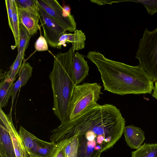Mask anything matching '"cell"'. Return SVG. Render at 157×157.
Instances as JSON below:
<instances>
[{"instance_id":"cell-35","label":"cell","mask_w":157,"mask_h":157,"mask_svg":"<svg viewBox=\"0 0 157 157\" xmlns=\"http://www.w3.org/2000/svg\"><path fill=\"white\" fill-rule=\"evenodd\" d=\"M0 157H5V156L2 154L0 153Z\"/></svg>"},{"instance_id":"cell-11","label":"cell","mask_w":157,"mask_h":157,"mask_svg":"<svg viewBox=\"0 0 157 157\" xmlns=\"http://www.w3.org/2000/svg\"><path fill=\"white\" fill-rule=\"evenodd\" d=\"M124 133L127 144L132 149L139 148L145 139L144 132L133 125L125 127Z\"/></svg>"},{"instance_id":"cell-2","label":"cell","mask_w":157,"mask_h":157,"mask_svg":"<svg viewBox=\"0 0 157 157\" xmlns=\"http://www.w3.org/2000/svg\"><path fill=\"white\" fill-rule=\"evenodd\" d=\"M74 53L71 47L66 52L54 56L53 69L49 75L53 94L52 110L61 123L69 120V103L77 85L73 69Z\"/></svg>"},{"instance_id":"cell-33","label":"cell","mask_w":157,"mask_h":157,"mask_svg":"<svg viewBox=\"0 0 157 157\" xmlns=\"http://www.w3.org/2000/svg\"><path fill=\"white\" fill-rule=\"evenodd\" d=\"M101 152V150L97 151L96 152L93 157H100Z\"/></svg>"},{"instance_id":"cell-24","label":"cell","mask_w":157,"mask_h":157,"mask_svg":"<svg viewBox=\"0 0 157 157\" xmlns=\"http://www.w3.org/2000/svg\"><path fill=\"white\" fill-rule=\"evenodd\" d=\"M56 143L44 141L38 150L36 157H51L52 150Z\"/></svg>"},{"instance_id":"cell-14","label":"cell","mask_w":157,"mask_h":157,"mask_svg":"<svg viewBox=\"0 0 157 157\" xmlns=\"http://www.w3.org/2000/svg\"><path fill=\"white\" fill-rule=\"evenodd\" d=\"M6 73L0 74V79H2L0 83L1 108L5 107L7 105L9 99L12 96L14 84L13 81L6 77Z\"/></svg>"},{"instance_id":"cell-8","label":"cell","mask_w":157,"mask_h":157,"mask_svg":"<svg viewBox=\"0 0 157 157\" xmlns=\"http://www.w3.org/2000/svg\"><path fill=\"white\" fill-rule=\"evenodd\" d=\"M85 57V56L77 52L73 53V69L77 85L82 82L88 75L89 67Z\"/></svg>"},{"instance_id":"cell-23","label":"cell","mask_w":157,"mask_h":157,"mask_svg":"<svg viewBox=\"0 0 157 157\" xmlns=\"http://www.w3.org/2000/svg\"><path fill=\"white\" fill-rule=\"evenodd\" d=\"M143 4L146 8L147 13L152 15L157 12V0H127Z\"/></svg>"},{"instance_id":"cell-22","label":"cell","mask_w":157,"mask_h":157,"mask_svg":"<svg viewBox=\"0 0 157 157\" xmlns=\"http://www.w3.org/2000/svg\"><path fill=\"white\" fill-rule=\"evenodd\" d=\"M78 146V137L75 136L64 148L66 157H77Z\"/></svg>"},{"instance_id":"cell-34","label":"cell","mask_w":157,"mask_h":157,"mask_svg":"<svg viewBox=\"0 0 157 157\" xmlns=\"http://www.w3.org/2000/svg\"><path fill=\"white\" fill-rule=\"evenodd\" d=\"M101 147L100 145H97L96 146L94 147V150L95 151H98L100 150H101Z\"/></svg>"},{"instance_id":"cell-28","label":"cell","mask_w":157,"mask_h":157,"mask_svg":"<svg viewBox=\"0 0 157 157\" xmlns=\"http://www.w3.org/2000/svg\"><path fill=\"white\" fill-rule=\"evenodd\" d=\"M86 140L89 141H92L95 140L97 136L92 130H89L85 134Z\"/></svg>"},{"instance_id":"cell-1","label":"cell","mask_w":157,"mask_h":157,"mask_svg":"<svg viewBox=\"0 0 157 157\" xmlns=\"http://www.w3.org/2000/svg\"><path fill=\"white\" fill-rule=\"evenodd\" d=\"M86 57L97 66L104 90L122 95L152 92L154 82L139 65L113 60L96 51L89 52Z\"/></svg>"},{"instance_id":"cell-10","label":"cell","mask_w":157,"mask_h":157,"mask_svg":"<svg viewBox=\"0 0 157 157\" xmlns=\"http://www.w3.org/2000/svg\"><path fill=\"white\" fill-rule=\"evenodd\" d=\"M18 12L20 21L31 36L36 33L38 30H41V25L39 24V17L18 7Z\"/></svg>"},{"instance_id":"cell-12","label":"cell","mask_w":157,"mask_h":157,"mask_svg":"<svg viewBox=\"0 0 157 157\" xmlns=\"http://www.w3.org/2000/svg\"><path fill=\"white\" fill-rule=\"evenodd\" d=\"M5 157H16L12 141L6 128L0 124V153Z\"/></svg>"},{"instance_id":"cell-17","label":"cell","mask_w":157,"mask_h":157,"mask_svg":"<svg viewBox=\"0 0 157 157\" xmlns=\"http://www.w3.org/2000/svg\"><path fill=\"white\" fill-rule=\"evenodd\" d=\"M20 25L19 43L17 48L18 54L25 53L32 36L25 26L20 22Z\"/></svg>"},{"instance_id":"cell-6","label":"cell","mask_w":157,"mask_h":157,"mask_svg":"<svg viewBox=\"0 0 157 157\" xmlns=\"http://www.w3.org/2000/svg\"><path fill=\"white\" fill-rule=\"evenodd\" d=\"M37 4L44 36L51 47L58 48L59 40L66 31L37 3Z\"/></svg>"},{"instance_id":"cell-4","label":"cell","mask_w":157,"mask_h":157,"mask_svg":"<svg viewBox=\"0 0 157 157\" xmlns=\"http://www.w3.org/2000/svg\"><path fill=\"white\" fill-rule=\"evenodd\" d=\"M136 53L139 65L155 82L157 80V28L152 31L146 28Z\"/></svg>"},{"instance_id":"cell-5","label":"cell","mask_w":157,"mask_h":157,"mask_svg":"<svg viewBox=\"0 0 157 157\" xmlns=\"http://www.w3.org/2000/svg\"><path fill=\"white\" fill-rule=\"evenodd\" d=\"M37 3L66 31L74 32L76 25L73 16L66 13L56 0H36Z\"/></svg>"},{"instance_id":"cell-15","label":"cell","mask_w":157,"mask_h":157,"mask_svg":"<svg viewBox=\"0 0 157 157\" xmlns=\"http://www.w3.org/2000/svg\"><path fill=\"white\" fill-rule=\"evenodd\" d=\"M131 157H157V143L144 144L132 152Z\"/></svg>"},{"instance_id":"cell-20","label":"cell","mask_w":157,"mask_h":157,"mask_svg":"<svg viewBox=\"0 0 157 157\" xmlns=\"http://www.w3.org/2000/svg\"><path fill=\"white\" fill-rule=\"evenodd\" d=\"M24 54L17 53L15 61L10 67L9 70L6 75V77L12 81L14 82L16 76L21 70Z\"/></svg>"},{"instance_id":"cell-19","label":"cell","mask_w":157,"mask_h":157,"mask_svg":"<svg viewBox=\"0 0 157 157\" xmlns=\"http://www.w3.org/2000/svg\"><path fill=\"white\" fill-rule=\"evenodd\" d=\"M12 2L13 22L14 31L13 36L15 41V46L17 48L19 43L20 21L18 14V6L16 0H12Z\"/></svg>"},{"instance_id":"cell-16","label":"cell","mask_w":157,"mask_h":157,"mask_svg":"<svg viewBox=\"0 0 157 157\" xmlns=\"http://www.w3.org/2000/svg\"><path fill=\"white\" fill-rule=\"evenodd\" d=\"M79 146L77 157H93L97 151L87 145L85 135L78 136Z\"/></svg>"},{"instance_id":"cell-18","label":"cell","mask_w":157,"mask_h":157,"mask_svg":"<svg viewBox=\"0 0 157 157\" xmlns=\"http://www.w3.org/2000/svg\"><path fill=\"white\" fill-rule=\"evenodd\" d=\"M18 133L23 144L29 155L33 146V141L36 137L27 131L21 126H20Z\"/></svg>"},{"instance_id":"cell-3","label":"cell","mask_w":157,"mask_h":157,"mask_svg":"<svg viewBox=\"0 0 157 157\" xmlns=\"http://www.w3.org/2000/svg\"><path fill=\"white\" fill-rule=\"evenodd\" d=\"M101 86L97 82L83 83L76 85L74 89L68 109L69 119L79 116L97 104L103 94Z\"/></svg>"},{"instance_id":"cell-7","label":"cell","mask_w":157,"mask_h":157,"mask_svg":"<svg viewBox=\"0 0 157 157\" xmlns=\"http://www.w3.org/2000/svg\"><path fill=\"white\" fill-rule=\"evenodd\" d=\"M10 113L6 114L0 108V123L6 128L11 137L16 157H22L23 145L18 132L15 129L12 117V109Z\"/></svg>"},{"instance_id":"cell-27","label":"cell","mask_w":157,"mask_h":157,"mask_svg":"<svg viewBox=\"0 0 157 157\" xmlns=\"http://www.w3.org/2000/svg\"><path fill=\"white\" fill-rule=\"evenodd\" d=\"M44 141L36 137L33 141V146L31 150L29 157H36V154L43 144Z\"/></svg>"},{"instance_id":"cell-25","label":"cell","mask_w":157,"mask_h":157,"mask_svg":"<svg viewBox=\"0 0 157 157\" xmlns=\"http://www.w3.org/2000/svg\"><path fill=\"white\" fill-rule=\"evenodd\" d=\"M40 31V36L36 40L34 44L36 50L38 51L48 50L47 42L44 36H43L42 35L41 30Z\"/></svg>"},{"instance_id":"cell-30","label":"cell","mask_w":157,"mask_h":157,"mask_svg":"<svg viewBox=\"0 0 157 157\" xmlns=\"http://www.w3.org/2000/svg\"><path fill=\"white\" fill-rule=\"evenodd\" d=\"M155 85L153 89V92L152 94V97L157 100V80L155 82Z\"/></svg>"},{"instance_id":"cell-31","label":"cell","mask_w":157,"mask_h":157,"mask_svg":"<svg viewBox=\"0 0 157 157\" xmlns=\"http://www.w3.org/2000/svg\"><path fill=\"white\" fill-rule=\"evenodd\" d=\"M56 157H66L64 148L60 151Z\"/></svg>"},{"instance_id":"cell-13","label":"cell","mask_w":157,"mask_h":157,"mask_svg":"<svg viewBox=\"0 0 157 157\" xmlns=\"http://www.w3.org/2000/svg\"><path fill=\"white\" fill-rule=\"evenodd\" d=\"M33 68L29 62H25L23 64L19 78L14 84L11 96L12 105L18 90L21 87L26 85L32 76Z\"/></svg>"},{"instance_id":"cell-29","label":"cell","mask_w":157,"mask_h":157,"mask_svg":"<svg viewBox=\"0 0 157 157\" xmlns=\"http://www.w3.org/2000/svg\"><path fill=\"white\" fill-rule=\"evenodd\" d=\"M97 142L99 144L102 145L104 141L105 138L103 136L100 135L97 136Z\"/></svg>"},{"instance_id":"cell-26","label":"cell","mask_w":157,"mask_h":157,"mask_svg":"<svg viewBox=\"0 0 157 157\" xmlns=\"http://www.w3.org/2000/svg\"><path fill=\"white\" fill-rule=\"evenodd\" d=\"M12 1V0H6L5 2L8 15L9 25L13 35L14 34V31L13 22Z\"/></svg>"},{"instance_id":"cell-21","label":"cell","mask_w":157,"mask_h":157,"mask_svg":"<svg viewBox=\"0 0 157 157\" xmlns=\"http://www.w3.org/2000/svg\"><path fill=\"white\" fill-rule=\"evenodd\" d=\"M19 8L29 11L40 17L36 0H16Z\"/></svg>"},{"instance_id":"cell-32","label":"cell","mask_w":157,"mask_h":157,"mask_svg":"<svg viewBox=\"0 0 157 157\" xmlns=\"http://www.w3.org/2000/svg\"><path fill=\"white\" fill-rule=\"evenodd\" d=\"M29 155L26 151L24 146L23 147V155L22 157H29Z\"/></svg>"},{"instance_id":"cell-9","label":"cell","mask_w":157,"mask_h":157,"mask_svg":"<svg viewBox=\"0 0 157 157\" xmlns=\"http://www.w3.org/2000/svg\"><path fill=\"white\" fill-rule=\"evenodd\" d=\"M86 37L85 33L80 30L76 29L73 33L63 34L60 38L58 44V48L60 49L62 46H65L66 43L72 44L71 47L74 52L75 51L84 48Z\"/></svg>"}]
</instances>
